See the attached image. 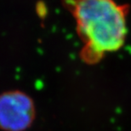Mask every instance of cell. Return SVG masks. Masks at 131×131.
I'll use <instances>...</instances> for the list:
<instances>
[{
    "label": "cell",
    "mask_w": 131,
    "mask_h": 131,
    "mask_svg": "<svg viewBox=\"0 0 131 131\" xmlns=\"http://www.w3.org/2000/svg\"><path fill=\"white\" fill-rule=\"evenodd\" d=\"M74 18L83 43L80 57L95 64L106 54L118 50L127 36L129 8L116 0H63Z\"/></svg>",
    "instance_id": "cell-1"
},
{
    "label": "cell",
    "mask_w": 131,
    "mask_h": 131,
    "mask_svg": "<svg viewBox=\"0 0 131 131\" xmlns=\"http://www.w3.org/2000/svg\"><path fill=\"white\" fill-rule=\"evenodd\" d=\"M35 118V103L29 95L18 90L0 94V130L27 131Z\"/></svg>",
    "instance_id": "cell-2"
}]
</instances>
